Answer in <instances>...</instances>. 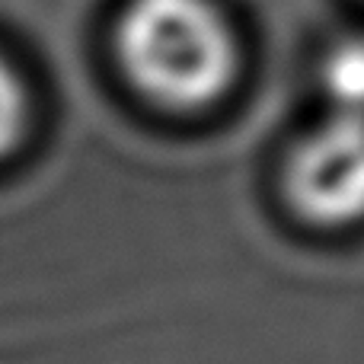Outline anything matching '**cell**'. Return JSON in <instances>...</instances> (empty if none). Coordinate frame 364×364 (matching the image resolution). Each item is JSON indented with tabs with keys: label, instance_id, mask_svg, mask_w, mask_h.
Wrapping results in <instances>:
<instances>
[{
	"label": "cell",
	"instance_id": "1",
	"mask_svg": "<svg viewBox=\"0 0 364 364\" xmlns=\"http://www.w3.org/2000/svg\"><path fill=\"white\" fill-rule=\"evenodd\" d=\"M115 55L144 100L201 112L233 90L243 45L220 0H128Z\"/></svg>",
	"mask_w": 364,
	"mask_h": 364
},
{
	"label": "cell",
	"instance_id": "4",
	"mask_svg": "<svg viewBox=\"0 0 364 364\" xmlns=\"http://www.w3.org/2000/svg\"><path fill=\"white\" fill-rule=\"evenodd\" d=\"M29 128V93L23 77L0 55V160L13 154Z\"/></svg>",
	"mask_w": 364,
	"mask_h": 364
},
{
	"label": "cell",
	"instance_id": "2",
	"mask_svg": "<svg viewBox=\"0 0 364 364\" xmlns=\"http://www.w3.org/2000/svg\"><path fill=\"white\" fill-rule=\"evenodd\" d=\"M288 205L314 227L364 220V115L333 112L284 164Z\"/></svg>",
	"mask_w": 364,
	"mask_h": 364
},
{
	"label": "cell",
	"instance_id": "3",
	"mask_svg": "<svg viewBox=\"0 0 364 364\" xmlns=\"http://www.w3.org/2000/svg\"><path fill=\"white\" fill-rule=\"evenodd\" d=\"M323 87L336 112L364 115V36L339 38L326 51Z\"/></svg>",
	"mask_w": 364,
	"mask_h": 364
}]
</instances>
